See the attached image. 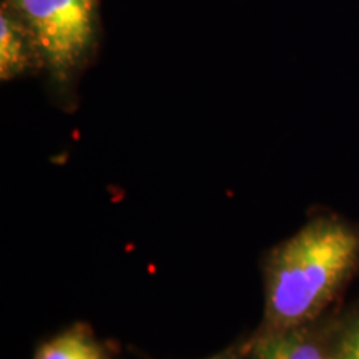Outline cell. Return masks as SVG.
I'll use <instances>...</instances> for the list:
<instances>
[{"mask_svg": "<svg viewBox=\"0 0 359 359\" xmlns=\"http://www.w3.org/2000/svg\"><path fill=\"white\" fill-rule=\"evenodd\" d=\"M35 359H107L87 327L75 326L45 343Z\"/></svg>", "mask_w": 359, "mask_h": 359, "instance_id": "obj_5", "label": "cell"}, {"mask_svg": "<svg viewBox=\"0 0 359 359\" xmlns=\"http://www.w3.org/2000/svg\"><path fill=\"white\" fill-rule=\"evenodd\" d=\"M208 359H233L231 353H223V354H217V356L208 358Z\"/></svg>", "mask_w": 359, "mask_h": 359, "instance_id": "obj_7", "label": "cell"}, {"mask_svg": "<svg viewBox=\"0 0 359 359\" xmlns=\"http://www.w3.org/2000/svg\"><path fill=\"white\" fill-rule=\"evenodd\" d=\"M11 6L57 77L77 69L95 39L98 0H11Z\"/></svg>", "mask_w": 359, "mask_h": 359, "instance_id": "obj_2", "label": "cell"}, {"mask_svg": "<svg viewBox=\"0 0 359 359\" xmlns=\"http://www.w3.org/2000/svg\"><path fill=\"white\" fill-rule=\"evenodd\" d=\"M34 52L37 53L29 29L12 7L4 6L0 15V79L6 82L24 74Z\"/></svg>", "mask_w": 359, "mask_h": 359, "instance_id": "obj_3", "label": "cell"}, {"mask_svg": "<svg viewBox=\"0 0 359 359\" xmlns=\"http://www.w3.org/2000/svg\"><path fill=\"white\" fill-rule=\"evenodd\" d=\"M333 359H359V313L341 327Z\"/></svg>", "mask_w": 359, "mask_h": 359, "instance_id": "obj_6", "label": "cell"}, {"mask_svg": "<svg viewBox=\"0 0 359 359\" xmlns=\"http://www.w3.org/2000/svg\"><path fill=\"white\" fill-rule=\"evenodd\" d=\"M359 268V230L336 217L314 218L273 251L266 266L269 330L316 320Z\"/></svg>", "mask_w": 359, "mask_h": 359, "instance_id": "obj_1", "label": "cell"}, {"mask_svg": "<svg viewBox=\"0 0 359 359\" xmlns=\"http://www.w3.org/2000/svg\"><path fill=\"white\" fill-rule=\"evenodd\" d=\"M253 359H325L320 346L303 327L269 330L255 344Z\"/></svg>", "mask_w": 359, "mask_h": 359, "instance_id": "obj_4", "label": "cell"}]
</instances>
